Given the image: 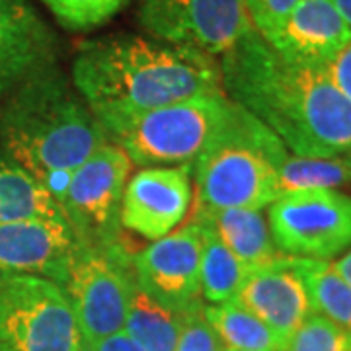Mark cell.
<instances>
[{
  "label": "cell",
  "mask_w": 351,
  "mask_h": 351,
  "mask_svg": "<svg viewBox=\"0 0 351 351\" xmlns=\"http://www.w3.org/2000/svg\"><path fill=\"white\" fill-rule=\"evenodd\" d=\"M332 2H334V6H336L339 16L343 18V22L351 29V0H332Z\"/></svg>",
  "instance_id": "31"
},
{
  "label": "cell",
  "mask_w": 351,
  "mask_h": 351,
  "mask_svg": "<svg viewBox=\"0 0 351 351\" xmlns=\"http://www.w3.org/2000/svg\"><path fill=\"white\" fill-rule=\"evenodd\" d=\"M78 237L64 217L0 223V277L39 276L61 283Z\"/></svg>",
  "instance_id": "13"
},
{
  "label": "cell",
  "mask_w": 351,
  "mask_h": 351,
  "mask_svg": "<svg viewBox=\"0 0 351 351\" xmlns=\"http://www.w3.org/2000/svg\"><path fill=\"white\" fill-rule=\"evenodd\" d=\"M232 301L258 316L287 343L313 314L308 293L295 269L293 256H281L265 267L252 269Z\"/></svg>",
  "instance_id": "14"
},
{
  "label": "cell",
  "mask_w": 351,
  "mask_h": 351,
  "mask_svg": "<svg viewBox=\"0 0 351 351\" xmlns=\"http://www.w3.org/2000/svg\"><path fill=\"white\" fill-rule=\"evenodd\" d=\"M106 143L100 121L55 63L0 101V149L57 203L71 174Z\"/></svg>",
  "instance_id": "3"
},
{
  "label": "cell",
  "mask_w": 351,
  "mask_h": 351,
  "mask_svg": "<svg viewBox=\"0 0 351 351\" xmlns=\"http://www.w3.org/2000/svg\"><path fill=\"white\" fill-rule=\"evenodd\" d=\"M289 154L279 138L254 115L232 104L191 164L195 205L205 209L262 211L281 195L277 166Z\"/></svg>",
  "instance_id": "4"
},
{
  "label": "cell",
  "mask_w": 351,
  "mask_h": 351,
  "mask_svg": "<svg viewBox=\"0 0 351 351\" xmlns=\"http://www.w3.org/2000/svg\"><path fill=\"white\" fill-rule=\"evenodd\" d=\"M195 223L201 228V297L211 304L232 301L250 269L226 248L209 226L201 221Z\"/></svg>",
  "instance_id": "22"
},
{
  "label": "cell",
  "mask_w": 351,
  "mask_h": 351,
  "mask_svg": "<svg viewBox=\"0 0 351 351\" xmlns=\"http://www.w3.org/2000/svg\"><path fill=\"white\" fill-rule=\"evenodd\" d=\"M350 332L320 314H311L291 336L285 351H348Z\"/></svg>",
  "instance_id": "25"
},
{
  "label": "cell",
  "mask_w": 351,
  "mask_h": 351,
  "mask_svg": "<svg viewBox=\"0 0 351 351\" xmlns=\"http://www.w3.org/2000/svg\"><path fill=\"white\" fill-rule=\"evenodd\" d=\"M191 164L151 166L127 180L119 223L147 240L176 230L191 205Z\"/></svg>",
  "instance_id": "12"
},
{
  "label": "cell",
  "mask_w": 351,
  "mask_h": 351,
  "mask_svg": "<svg viewBox=\"0 0 351 351\" xmlns=\"http://www.w3.org/2000/svg\"><path fill=\"white\" fill-rule=\"evenodd\" d=\"M348 156H350V158H351V152H350V154H348Z\"/></svg>",
  "instance_id": "34"
},
{
  "label": "cell",
  "mask_w": 351,
  "mask_h": 351,
  "mask_svg": "<svg viewBox=\"0 0 351 351\" xmlns=\"http://www.w3.org/2000/svg\"><path fill=\"white\" fill-rule=\"evenodd\" d=\"M232 110L225 94H207L147 112L101 119L110 143L141 168L193 164Z\"/></svg>",
  "instance_id": "5"
},
{
  "label": "cell",
  "mask_w": 351,
  "mask_h": 351,
  "mask_svg": "<svg viewBox=\"0 0 351 351\" xmlns=\"http://www.w3.org/2000/svg\"><path fill=\"white\" fill-rule=\"evenodd\" d=\"M351 182L350 156L316 158L291 154L277 166L279 193L306 191V189H334Z\"/></svg>",
  "instance_id": "23"
},
{
  "label": "cell",
  "mask_w": 351,
  "mask_h": 351,
  "mask_svg": "<svg viewBox=\"0 0 351 351\" xmlns=\"http://www.w3.org/2000/svg\"><path fill=\"white\" fill-rule=\"evenodd\" d=\"M195 221H201L223 240L248 269L265 267L279 260L281 252L277 250L269 225L262 211L256 209H205L197 207Z\"/></svg>",
  "instance_id": "17"
},
{
  "label": "cell",
  "mask_w": 351,
  "mask_h": 351,
  "mask_svg": "<svg viewBox=\"0 0 351 351\" xmlns=\"http://www.w3.org/2000/svg\"><path fill=\"white\" fill-rule=\"evenodd\" d=\"M137 18L151 38L213 59L254 27L242 0H138Z\"/></svg>",
  "instance_id": "10"
},
{
  "label": "cell",
  "mask_w": 351,
  "mask_h": 351,
  "mask_svg": "<svg viewBox=\"0 0 351 351\" xmlns=\"http://www.w3.org/2000/svg\"><path fill=\"white\" fill-rule=\"evenodd\" d=\"M59 24L71 32L96 29L121 12L129 0H41Z\"/></svg>",
  "instance_id": "24"
},
{
  "label": "cell",
  "mask_w": 351,
  "mask_h": 351,
  "mask_svg": "<svg viewBox=\"0 0 351 351\" xmlns=\"http://www.w3.org/2000/svg\"><path fill=\"white\" fill-rule=\"evenodd\" d=\"M182 313L164 304L138 287L133 276L129 306H127L125 332L137 339L145 351H176L182 328Z\"/></svg>",
  "instance_id": "18"
},
{
  "label": "cell",
  "mask_w": 351,
  "mask_h": 351,
  "mask_svg": "<svg viewBox=\"0 0 351 351\" xmlns=\"http://www.w3.org/2000/svg\"><path fill=\"white\" fill-rule=\"evenodd\" d=\"M207 322L223 341L226 350L234 351H285L287 341L265 326L258 316L248 313L234 301L205 304Z\"/></svg>",
  "instance_id": "20"
},
{
  "label": "cell",
  "mask_w": 351,
  "mask_h": 351,
  "mask_svg": "<svg viewBox=\"0 0 351 351\" xmlns=\"http://www.w3.org/2000/svg\"><path fill=\"white\" fill-rule=\"evenodd\" d=\"M131 281V256L119 242L86 244L78 240L59 285L73 306L84 343L125 330Z\"/></svg>",
  "instance_id": "6"
},
{
  "label": "cell",
  "mask_w": 351,
  "mask_h": 351,
  "mask_svg": "<svg viewBox=\"0 0 351 351\" xmlns=\"http://www.w3.org/2000/svg\"><path fill=\"white\" fill-rule=\"evenodd\" d=\"M84 339L59 283L0 277V351H82Z\"/></svg>",
  "instance_id": "7"
},
{
  "label": "cell",
  "mask_w": 351,
  "mask_h": 351,
  "mask_svg": "<svg viewBox=\"0 0 351 351\" xmlns=\"http://www.w3.org/2000/svg\"><path fill=\"white\" fill-rule=\"evenodd\" d=\"M219 59L226 98L262 121L293 154H350L351 101L322 64L289 63L254 27Z\"/></svg>",
  "instance_id": "1"
},
{
  "label": "cell",
  "mask_w": 351,
  "mask_h": 351,
  "mask_svg": "<svg viewBox=\"0 0 351 351\" xmlns=\"http://www.w3.org/2000/svg\"><path fill=\"white\" fill-rule=\"evenodd\" d=\"M348 351H351V336H350V346H348Z\"/></svg>",
  "instance_id": "32"
},
{
  "label": "cell",
  "mask_w": 351,
  "mask_h": 351,
  "mask_svg": "<svg viewBox=\"0 0 351 351\" xmlns=\"http://www.w3.org/2000/svg\"><path fill=\"white\" fill-rule=\"evenodd\" d=\"M138 287L154 299L184 311L201 299V228L195 221L152 240L131 256Z\"/></svg>",
  "instance_id": "11"
},
{
  "label": "cell",
  "mask_w": 351,
  "mask_h": 351,
  "mask_svg": "<svg viewBox=\"0 0 351 351\" xmlns=\"http://www.w3.org/2000/svg\"><path fill=\"white\" fill-rule=\"evenodd\" d=\"M55 63V36L29 0H0V101Z\"/></svg>",
  "instance_id": "15"
},
{
  "label": "cell",
  "mask_w": 351,
  "mask_h": 351,
  "mask_svg": "<svg viewBox=\"0 0 351 351\" xmlns=\"http://www.w3.org/2000/svg\"><path fill=\"white\" fill-rule=\"evenodd\" d=\"M225 351H234V350H225Z\"/></svg>",
  "instance_id": "33"
},
{
  "label": "cell",
  "mask_w": 351,
  "mask_h": 351,
  "mask_svg": "<svg viewBox=\"0 0 351 351\" xmlns=\"http://www.w3.org/2000/svg\"><path fill=\"white\" fill-rule=\"evenodd\" d=\"M328 78L351 101V39L324 64Z\"/></svg>",
  "instance_id": "28"
},
{
  "label": "cell",
  "mask_w": 351,
  "mask_h": 351,
  "mask_svg": "<svg viewBox=\"0 0 351 351\" xmlns=\"http://www.w3.org/2000/svg\"><path fill=\"white\" fill-rule=\"evenodd\" d=\"M203 308V299H197L184 308L176 351H225L223 341L207 322Z\"/></svg>",
  "instance_id": "26"
},
{
  "label": "cell",
  "mask_w": 351,
  "mask_h": 351,
  "mask_svg": "<svg viewBox=\"0 0 351 351\" xmlns=\"http://www.w3.org/2000/svg\"><path fill=\"white\" fill-rule=\"evenodd\" d=\"M267 217L277 250L285 256L330 260L351 246V197L336 189L283 193Z\"/></svg>",
  "instance_id": "8"
},
{
  "label": "cell",
  "mask_w": 351,
  "mask_h": 351,
  "mask_svg": "<svg viewBox=\"0 0 351 351\" xmlns=\"http://www.w3.org/2000/svg\"><path fill=\"white\" fill-rule=\"evenodd\" d=\"M350 39L351 29L332 0H299L265 41L289 63L324 66Z\"/></svg>",
  "instance_id": "16"
},
{
  "label": "cell",
  "mask_w": 351,
  "mask_h": 351,
  "mask_svg": "<svg viewBox=\"0 0 351 351\" xmlns=\"http://www.w3.org/2000/svg\"><path fill=\"white\" fill-rule=\"evenodd\" d=\"M71 80L98 121L225 94L213 57L141 36H110L82 43Z\"/></svg>",
  "instance_id": "2"
},
{
  "label": "cell",
  "mask_w": 351,
  "mask_h": 351,
  "mask_svg": "<svg viewBox=\"0 0 351 351\" xmlns=\"http://www.w3.org/2000/svg\"><path fill=\"white\" fill-rule=\"evenodd\" d=\"M334 267H336V271L339 274V277L351 287V250L348 252V254H343L338 262L334 263Z\"/></svg>",
  "instance_id": "30"
},
{
  "label": "cell",
  "mask_w": 351,
  "mask_h": 351,
  "mask_svg": "<svg viewBox=\"0 0 351 351\" xmlns=\"http://www.w3.org/2000/svg\"><path fill=\"white\" fill-rule=\"evenodd\" d=\"M295 269L306 287L313 313L332 320L336 326L351 334V287L339 277L334 263L295 258Z\"/></svg>",
  "instance_id": "21"
},
{
  "label": "cell",
  "mask_w": 351,
  "mask_h": 351,
  "mask_svg": "<svg viewBox=\"0 0 351 351\" xmlns=\"http://www.w3.org/2000/svg\"><path fill=\"white\" fill-rule=\"evenodd\" d=\"M82 351H145L138 341L129 332L121 330L117 334L112 336H106V338L96 339L92 343H84V350Z\"/></svg>",
  "instance_id": "29"
},
{
  "label": "cell",
  "mask_w": 351,
  "mask_h": 351,
  "mask_svg": "<svg viewBox=\"0 0 351 351\" xmlns=\"http://www.w3.org/2000/svg\"><path fill=\"white\" fill-rule=\"evenodd\" d=\"M299 0H242L254 29L267 39L285 22Z\"/></svg>",
  "instance_id": "27"
},
{
  "label": "cell",
  "mask_w": 351,
  "mask_h": 351,
  "mask_svg": "<svg viewBox=\"0 0 351 351\" xmlns=\"http://www.w3.org/2000/svg\"><path fill=\"white\" fill-rule=\"evenodd\" d=\"M131 166L125 152L108 141L71 174L59 205L80 242H119V211Z\"/></svg>",
  "instance_id": "9"
},
{
  "label": "cell",
  "mask_w": 351,
  "mask_h": 351,
  "mask_svg": "<svg viewBox=\"0 0 351 351\" xmlns=\"http://www.w3.org/2000/svg\"><path fill=\"white\" fill-rule=\"evenodd\" d=\"M29 217L64 215L49 191L0 149V223Z\"/></svg>",
  "instance_id": "19"
}]
</instances>
